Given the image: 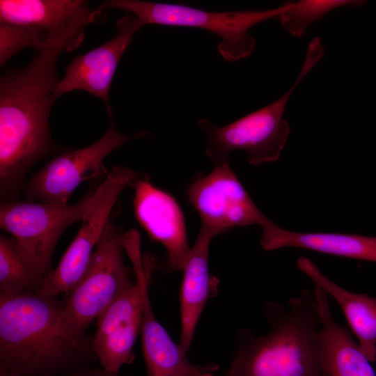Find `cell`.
Masks as SVG:
<instances>
[{
  "label": "cell",
  "mask_w": 376,
  "mask_h": 376,
  "mask_svg": "<svg viewBox=\"0 0 376 376\" xmlns=\"http://www.w3.org/2000/svg\"><path fill=\"white\" fill-rule=\"evenodd\" d=\"M260 244L267 251L299 248L339 257L376 262V237L336 233H301L274 223L263 230Z\"/></svg>",
  "instance_id": "obj_19"
},
{
  "label": "cell",
  "mask_w": 376,
  "mask_h": 376,
  "mask_svg": "<svg viewBox=\"0 0 376 376\" xmlns=\"http://www.w3.org/2000/svg\"><path fill=\"white\" fill-rule=\"evenodd\" d=\"M137 178L134 170L122 165L109 171L97 186L93 204L81 221V228L57 267L45 277L38 294L54 297L69 292L79 283L90 265L118 196L127 187H133Z\"/></svg>",
  "instance_id": "obj_9"
},
{
  "label": "cell",
  "mask_w": 376,
  "mask_h": 376,
  "mask_svg": "<svg viewBox=\"0 0 376 376\" xmlns=\"http://www.w3.org/2000/svg\"><path fill=\"white\" fill-rule=\"evenodd\" d=\"M96 188L76 203L6 202L0 206V226L12 235L31 266L46 277L60 237L72 224L81 221L93 204Z\"/></svg>",
  "instance_id": "obj_8"
},
{
  "label": "cell",
  "mask_w": 376,
  "mask_h": 376,
  "mask_svg": "<svg viewBox=\"0 0 376 376\" xmlns=\"http://www.w3.org/2000/svg\"><path fill=\"white\" fill-rule=\"evenodd\" d=\"M213 373H205L199 376H213Z\"/></svg>",
  "instance_id": "obj_24"
},
{
  "label": "cell",
  "mask_w": 376,
  "mask_h": 376,
  "mask_svg": "<svg viewBox=\"0 0 376 376\" xmlns=\"http://www.w3.org/2000/svg\"><path fill=\"white\" fill-rule=\"evenodd\" d=\"M89 12L82 0L0 1V22L24 26L47 45L61 40Z\"/></svg>",
  "instance_id": "obj_15"
},
{
  "label": "cell",
  "mask_w": 376,
  "mask_h": 376,
  "mask_svg": "<svg viewBox=\"0 0 376 376\" xmlns=\"http://www.w3.org/2000/svg\"><path fill=\"white\" fill-rule=\"evenodd\" d=\"M361 1L352 0H300L285 3V8L278 17L283 27L292 35L301 37L310 25L330 11L345 6L362 4Z\"/></svg>",
  "instance_id": "obj_21"
},
{
  "label": "cell",
  "mask_w": 376,
  "mask_h": 376,
  "mask_svg": "<svg viewBox=\"0 0 376 376\" xmlns=\"http://www.w3.org/2000/svg\"><path fill=\"white\" fill-rule=\"evenodd\" d=\"M86 21H80L59 41L37 51L24 68H9L0 79V194L16 196L31 168L55 148L49 117L52 95L60 81V54L77 47Z\"/></svg>",
  "instance_id": "obj_1"
},
{
  "label": "cell",
  "mask_w": 376,
  "mask_h": 376,
  "mask_svg": "<svg viewBox=\"0 0 376 376\" xmlns=\"http://www.w3.org/2000/svg\"><path fill=\"white\" fill-rule=\"evenodd\" d=\"M63 306L38 292L0 293V357L2 368L19 376L59 363L80 343L62 330Z\"/></svg>",
  "instance_id": "obj_3"
},
{
  "label": "cell",
  "mask_w": 376,
  "mask_h": 376,
  "mask_svg": "<svg viewBox=\"0 0 376 376\" xmlns=\"http://www.w3.org/2000/svg\"><path fill=\"white\" fill-rule=\"evenodd\" d=\"M217 236L201 227L182 269L180 289V337L179 345L187 353L203 310L211 297L216 295L218 281L210 274L209 249Z\"/></svg>",
  "instance_id": "obj_14"
},
{
  "label": "cell",
  "mask_w": 376,
  "mask_h": 376,
  "mask_svg": "<svg viewBox=\"0 0 376 376\" xmlns=\"http://www.w3.org/2000/svg\"><path fill=\"white\" fill-rule=\"evenodd\" d=\"M146 134L148 132L125 135L109 118L108 128L100 139L84 148L56 155L30 178L24 186L28 201L67 204L80 184L100 175L107 155L127 141L143 138Z\"/></svg>",
  "instance_id": "obj_10"
},
{
  "label": "cell",
  "mask_w": 376,
  "mask_h": 376,
  "mask_svg": "<svg viewBox=\"0 0 376 376\" xmlns=\"http://www.w3.org/2000/svg\"><path fill=\"white\" fill-rule=\"evenodd\" d=\"M186 197L198 213L201 227L216 235L253 224L264 230L274 223L256 206L229 164L194 178L186 188Z\"/></svg>",
  "instance_id": "obj_11"
},
{
  "label": "cell",
  "mask_w": 376,
  "mask_h": 376,
  "mask_svg": "<svg viewBox=\"0 0 376 376\" xmlns=\"http://www.w3.org/2000/svg\"><path fill=\"white\" fill-rule=\"evenodd\" d=\"M299 270L331 297L341 308L348 325L358 339L360 350L370 362L376 359V299L354 293L327 277L309 258L297 260Z\"/></svg>",
  "instance_id": "obj_18"
},
{
  "label": "cell",
  "mask_w": 376,
  "mask_h": 376,
  "mask_svg": "<svg viewBox=\"0 0 376 376\" xmlns=\"http://www.w3.org/2000/svg\"><path fill=\"white\" fill-rule=\"evenodd\" d=\"M47 47L30 29L20 25L0 22L1 67L24 48L33 47L38 51Z\"/></svg>",
  "instance_id": "obj_22"
},
{
  "label": "cell",
  "mask_w": 376,
  "mask_h": 376,
  "mask_svg": "<svg viewBox=\"0 0 376 376\" xmlns=\"http://www.w3.org/2000/svg\"><path fill=\"white\" fill-rule=\"evenodd\" d=\"M124 233L110 219L95 247L90 265L68 292L60 325L72 340H80L89 324L133 283L123 260Z\"/></svg>",
  "instance_id": "obj_6"
},
{
  "label": "cell",
  "mask_w": 376,
  "mask_h": 376,
  "mask_svg": "<svg viewBox=\"0 0 376 376\" xmlns=\"http://www.w3.org/2000/svg\"><path fill=\"white\" fill-rule=\"evenodd\" d=\"M313 294L321 325L319 376H376L350 329L334 318L329 295L317 286Z\"/></svg>",
  "instance_id": "obj_16"
},
{
  "label": "cell",
  "mask_w": 376,
  "mask_h": 376,
  "mask_svg": "<svg viewBox=\"0 0 376 376\" xmlns=\"http://www.w3.org/2000/svg\"><path fill=\"white\" fill-rule=\"evenodd\" d=\"M285 4L264 10L210 12L182 4L139 0H107L98 10L118 9L134 14L143 25L158 24L203 29L220 38L217 49L222 57L233 62L249 56L256 46L249 33L254 25L279 17Z\"/></svg>",
  "instance_id": "obj_5"
},
{
  "label": "cell",
  "mask_w": 376,
  "mask_h": 376,
  "mask_svg": "<svg viewBox=\"0 0 376 376\" xmlns=\"http://www.w3.org/2000/svg\"><path fill=\"white\" fill-rule=\"evenodd\" d=\"M133 187L137 221L150 238L165 248L167 270H182L191 247L180 206L170 194L153 185L148 178H138Z\"/></svg>",
  "instance_id": "obj_13"
},
{
  "label": "cell",
  "mask_w": 376,
  "mask_h": 376,
  "mask_svg": "<svg viewBox=\"0 0 376 376\" xmlns=\"http://www.w3.org/2000/svg\"><path fill=\"white\" fill-rule=\"evenodd\" d=\"M125 250L136 276L134 284L120 295L97 318L93 350L104 370L118 372L128 363L141 331L144 290L156 267L155 258L142 255L140 237L132 230L124 235Z\"/></svg>",
  "instance_id": "obj_7"
},
{
  "label": "cell",
  "mask_w": 376,
  "mask_h": 376,
  "mask_svg": "<svg viewBox=\"0 0 376 376\" xmlns=\"http://www.w3.org/2000/svg\"><path fill=\"white\" fill-rule=\"evenodd\" d=\"M143 25L136 17L127 15L116 22L118 33L115 37L73 58L65 67V75L56 87L53 102L74 90L85 91L104 102L108 116L111 118L109 91L113 77L134 35Z\"/></svg>",
  "instance_id": "obj_12"
},
{
  "label": "cell",
  "mask_w": 376,
  "mask_h": 376,
  "mask_svg": "<svg viewBox=\"0 0 376 376\" xmlns=\"http://www.w3.org/2000/svg\"><path fill=\"white\" fill-rule=\"evenodd\" d=\"M324 54L321 41L312 40L295 82L283 95L271 104L224 126L215 125L206 118L198 121V125L207 140L205 155L215 166L229 164L230 154L235 150L244 151L247 161L256 166L279 159L290 131L283 117L288 100Z\"/></svg>",
  "instance_id": "obj_4"
},
{
  "label": "cell",
  "mask_w": 376,
  "mask_h": 376,
  "mask_svg": "<svg viewBox=\"0 0 376 376\" xmlns=\"http://www.w3.org/2000/svg\"><path fill=\"white\" fill-rule=\"evenodd\" d=\"M269 331L236 334L225 376H319L321 325L313 292L304 289L284 306L265 304Z\"/></svg>",
  "instance_id": "obj_2"
},
{
  "label": "cell",
  "mask_w": 376,
  "mask_h": 376,
  "mask_svg": "<svg viewBox=\"0 0 376 376\" xmlns=\"http://www.w3.org/2000/svg\"><path fill=\"white\" fill-rule=\"evenodd\" d=\"M1 376H18L15 374L11 373L3 368H1Z\"/></svg>",
  "instance_id": "obj_23"
},
{
  "label": "cell",
  "mask_w": 376,
  "mask_h": 376,
  "mask_svg": "<svg viewBox=\"0 0 376 376\" xmlns=\"http://www.w3.org/2000/svg\"><path fill=\"white\" fill-rule=\"evenodd\" d=\"M141 332L147 376H199L219 368L214 363L200 366L188 359L187 352L157 320L150 301L149 285L144 290Z\"/></svg>",
  "instance_id": "obj_17"
},
{
  "label": "cell",
  "mask_w": 376,
  "mask_h": 376,
  "mask_svg": "<svg viewBox=\"0 0 376 376\" xmlns=\"http://www.w3.org/2000/svg\"><path fill=\"white\" fill-rule=\"evenodd\" d=\"M45 277L23 256L14 237L0 235V288L5 294L38 292Z\"/></svg>",
  "instance_id": "obj_20"
}]
</instances>
